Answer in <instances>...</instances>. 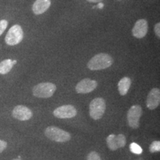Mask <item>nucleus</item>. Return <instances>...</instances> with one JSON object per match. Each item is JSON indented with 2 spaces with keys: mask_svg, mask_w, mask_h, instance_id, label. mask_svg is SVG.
Segmentation results:
<instances>
[{
  "mask_svg": "<svg viewBox=\"0 0 160 160\" xmlns=\"http://www.w3.org/2000/svg\"><path fill=\"white\" fill-rule=\"evenodd\" d=\"M113 59L108 53H101L92 57L88 62V68L91 71H100L111 67Z\"/></svg>",
  "mask_w": 160,
  "mask_h": 160,
  "instance_id": "obj_1",
  "label": "nucleus"
},
{
  "mask_svg": "<svg viewBox=\"0 0 160 160\" xmlns=\"http://www.w3.org/2000/svg\"><path fill=\"white\" fill-rule=\"evenodd\" d=\"M47 138L57 142H66L71 139V136L68 132L60 129L56 126H49L45 131Z\"/></svg>",
  "mask_w": 160,
  "mask_h": 160,
  "instance_id": "obj_2",
  "label": "nucleus"
},
{
  "mask_svg": "<svg viewBox=\"0 0 160 160\" xmlns=\"http://www.w3.org/2000/svg\"><path fill=\"white\" fill-rule=\"evenodd\" d=\"M24 38V31L21 25H14L8 30L6 33L5 41L8 46H15L22 41Z\"/></svg>",
  "mask_w": 160,
  "mask_h": 160,
  "instance_id": "obj_3",
  "label": "nucleus"
},
{
  "mask_svg": "<svg viewBox=\"0 0 160 160\" xmlns=\"http://www.w3.org/2000/svg\"><path fill=\"white\" fill-rule=\"evenodd\" d=\"M57 90V86L51 82H42L33 88V95L37 98H50Z\"/></svg>",
  "mask_w": 160,
  "mask_h": 160,
  "instance_id": "obj_4",
  "label": "nucleus"
},
{
  "mask_svg": "<svg viewBox=\"0 0 160 160\" xmlns=\"http://www.w3.org/2000/svg\"><path fill=\"white\" fill-rule=\"evenodd\" d=\"M106 110L105 99L102 98H95L90 103L89 113L92 119L99 120L102 117Z\"/></svg>",
  "mask_w": 160,
  "mask_h": 160,
  "instance_id": "obj_5",
  "label": "nucleus"
},
{
  "mask_svg": "<svg viewBox=\"0 0 160 160\" xmlns=\"http://www.w3.org/2000/svg\"><path fill=\"white\" fill-rule=\"evenodd\" d=\"M142 114V108L139 105H134L130 108L127 113L128 124L131 128L137 129L139 127V119Z\"/></svg>",
  "mask_w": 160,
  "mask_h": 160,
  "instance_id": "obj_6",
  "label": "nucleus"
},
{
  "mask_svg": "<svg viewBox=\"0 0 160 160\" xmlns=\"http://www.w3.org/2000/svg\"><path fill=\"white\" fill-rule=\"evenodd\" d=\"M77 111L74 106L71 105H65L59 106L53 111L54 117L59 119H71L76 117Z\"/></svg>",
  "mask_w": 160,
  "mask_h": 160,
  "instance_id": "obj_7",
  "label": "nucleus"
},
{
  "mask_svg": "<svg viewBox=\"0 0 160 160\" xmlns=\"http://www.w3.org/2000/svg\"><path fill=\"white\" fill-rule=\"evenodd\" d=\"M98 85L97 82L88 78H85L79 82L76 85V91L78 93H88L97 88Z\"/></svg>",
  "mask_w": 160,
  "mask_h": 160,
  "instance_id": "obj_8",
  "label": "nucleus"
},
{
  "mask_svg": "<svg viewBox=\"0 0 160 160\" xmlns=\"http://www.w3.org/2000/svg\"><path fill=\"white\" fill-rule=\"evenodd\" d=\"M107 145L111 151H117L119 148L125 147L126 145V137L123 134H111L106 139Z\"/></svg>",
  "mask_w": 160,
  "mask_h": 160,
  "instance_id": "obj_9",
  "label": "nucleus"
},
{
  "mask_svg": "<svg viewBox=\"0 0 160 160\" xmlns=\"http://www.w3.org/2000/svg\"><path fill=\"white\" fill-rule=\"evenodd\" d=\"M12 116L14 119L19 121H27L31 119L33 112L29 108L25 105H17L12 111Z\"/></svg>",
  "mask_w": 160,
  "mask_h": 160,
  "instance_id": "obj_10",
  "label": "nucleus"
},
{
  "mask_svg": "<svg viewBox=\"0 0 160 160\" xmlns=\"http://www.w3.org/2000/svg\"><path fill=\"white\" fill-rule=\"evenodd\" d=\"M148 31V24L147 20L144 19H140L137 20L132 29V34L137 39L144 38L147 34Z\"/></svg>",
  "mask_w": 160,
  "mask_h": 160,
  "instance_id": "obj_11",
  "label": "nucleus"
},
{
  "mask_svg": "<svg viewBox=\"0 0 160 160\" xmlns=\"http://www.w3.org/2000/svg\"><path fill=\"white\" fill-rule=\"evenodd\" d=\"M160 104V90L157 88H152L147 97L146 105L149 110L157 108Z\"/></svg>",
  "mask_w": 160,
  "mask_h": 160,
  "instance_id": "obj_12",
  "label": "nucleus"
},
{
  "mask_svg": "<svg viewBox=\"0 0 160 160\" xmlns=\"http://www.w3.org/2000/svg\"><path fill=\"white\" fill-rule=\"evenodd\" d=\"M51 5V0H36L32 6V11L35 15L42 14L48 10Z\"/></svg>",
  "mask_w": 160,
  "mask_h": 160,
  "instance_id": "obj_13",
  "label": "nucleus"
},
{
  "mask_svg": "<svg viewBox=\"0 0 160 160\" xmlns=\"http://www.w3.org/2000/svg\"><path fill=\"white\" fill-rule=\"evenodd\" d=\"M131 85V79L129 77H125L120 79L118 83V90L121 96H125L128 92Z\"/></svg>",
  "mask_w": 160,
  "mask_h": 160,
  "instance_id": "obj_14",
  "label": "nucleus"
},
{
  "mask_svg": "<svg viewBox=\"0 0 160 160\" xmlns=\"http://www.w3.org/2000/svg\"><path fill=\"white\" fill-rule=\"evenodd\" d=\"M17 61L11 59H4L0 62V74L5 75L11 71L13 66L16 65Z\"/></svg>",
  "mask_w": 160,
  "mask_h": 160,
  "instance_id": "obj_15",
  "label": "nucleus"
},
{
  "mask_svg": "<svg viewBox=\"0 0 160 160\" xmlns=\"http://www.w3.org/2000/svg\"><path fill=\"white\" fill-rule=\"evenodd\" d=\"M130 150L132 153H135V154H141L142 153V149L141 148V147L135 142L131 143L130 145Z\"/></svg>",
  "mask_w": 160,
  "mask_h": 160,
  "instance_id": "obj_16",
  "label": "nucleus"
},
{
  "mask_svg": "<svg viewBox=\"0 0 160 160\" xmlns=\"http://www.w3.org/2000/svg\"><path fill=\"white\" fill-rule=\"evenodd\" d=\"M149 151L151 153H157L160 151V142L154 141L151 144L149 147Z\"/></svg>",
  "mask_w": 160,
  "mask_h": 160,
  "instance_id": "obj_17",
  "label": "nucleus"
},
{
  "mask_svg": "<svg viewBox=\"0 0 160 160\" xmlns=\"http://www.w3.org/2000/svg\"><path fill=\"white\" fill-rule=\"evenodd\" d=\"M8 25V22L6 19L0 20V37L3 34V33L7 29Z\"/></svg>",
  "mask_w": 160,
  "mask_h": 160,
  "instance_id": "obj_18",
  "label": "nucleus"
},
{
  "mask_svg": "<svg viewBox=\"0 0 160 160\" xmlns=\"http://www.w3.org/2000/svg\"><path fill=\"white\" fill-rule=\"evenodd\" d=\"M87 160H102V159L97 152L92 151L88 155Z\"/></svg>",
  "mask_w": 160,
  "mask_h": 160,
  "instance_id": "obj_19",
  "label": "nucleus"
},
{
  "mask_svg": "<svg viewBox=\"0 0 160 160\" xmlns=\"http://www.w3.org/2000/svg\"><path fill=\"white\" fill-rule=\"evenodd\" d=\"M7 146H8L7 142L0 139V153H2V152L5 151L6 148H7Z\"/></svg>",
  "mask_w": 160,
  "mask_h": 160,
  "instance_id": "obj_20",
  "label": "nucleus"
},
{
  "mask_svg": "<svg viewBox=\"0 0 160 160\" xmlns=\"http://www.w3.org/2000/svg\"><path fill=\"white\" fill-rule=\"evenodd\" d=\"M154 33L158 39L160 38V23L158 22L154 26Z\"/></svg>",
  "mask_w": 160,
  "mask_h": 160,
  "instance_id": "obj_21",
  "label": "nucleus"
},
{
  "mask_svg": "<svg viewBox=\"0 0 160 160\" xmlns=\"http://www.w3.org/2000/svg\"><path fill=\"white\" fill-rule=\"evenodd\" d=\"M87 1L91 3H99L101 2L102 1H103V0H87Z\"/></svg>",
  "mask_w": 160,
  "mask_h": 160,
  "instance_id": "obj_22",
  "label": "nucleus"
},
{
  "mask_svg": "<svg viewBox=\"0 0 160 160\" xmlns=\"http://www.w3.org/2000/svg\"><path fill=\"white\" fill-rule=\"evenodd\" d=\"M12 160H21L20 159H12Z\"/></svg>",
  "mask_w": 160,
  "mask_h": 160,
  "instance_id": "obj_23",
  "label": "nucleus"
}]
</instances>
